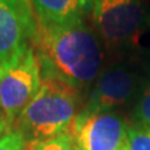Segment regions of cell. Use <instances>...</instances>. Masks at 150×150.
<instances>
[{
  "label": "cell",
  "instance_id": "9",
  "mask_svg": "<svg viewBox=\"0 0 150 150\" xmlns=\"http://www.w3.org/2000/svg\"><path fill=\"white\" fill-rule=\"evenodd\" d=\"M26 150H78V146L71 134L65 131L58 137L29 145L26 146Z\"/></svg>",
  "mask_w": 150,
  "mask_h": 150
},
{
  "label": "cell",
  "instance_id": "5",
  "mask_svg": "<svg viewBox=\"0 0 150 150\" xmlns=\"http://www.w3.org/2000/svg\"><path fill=\"white\" fill-rule=\"evenodd\" d=\"M90 14L98 34L118 46L135 43L145 21L140 0H91Z\"/></svg>",
  "mask_w": 150,
  "mask_h": 150
},
{
  "label": "cell",
  "instance_id": "7",
  "mask_svg": "<svg viewBox=\"0 0 150 150\" xmlns=\"http://www.w3.org/2000/svg\"><path fill=\"white\" fill-rule=\"evenodd\" d=\"M126 125L118 111L79 112L68 129L78 150H120L126 139Z\"/></svg>",
  "mask_w": 150,
  "mask_h": 150
},
{
  "label": "cell",
  "instance_id": "6",
  "mask_svg": "<svg viewBox=\"0 0 150 150\" xmlns=\"http://www.w3.org/2000/svg\"><path fill=\"white\" fill-rule=\"evenodd\" d=\"M36 23L28 0H0V69L33 46Z\"/></svg>",
  "mask_w": 150,
  "mask_h": 150
},
{
  "label": "cell",
  "instance_id": "10",
  "mask_svg": "<svg viewBox=\"0 0 150 150\" xmlns=\"http://www.w3.org/2000/svg\"><path fill=\"white\" fill-rule=\"evenodd\" d=\"M134 126L150 128V86L144 89L133 109Z\"/></svg>",
  "mask_w": 150,
  "mask_h": 150
},
{
  "label": "cell",
  "instance_id": "2",
  "mask_svg": "<svg viewBox=\"0 0 150 150\" xmlns=\"http://www.w3.org/2000/svg\"><path fill=\"white\" fill-rule=\"evenodd\" d=\"M39 91L15 123L26 146L68 131L78 112L79 91L54 76L41 75Z\"/></svg>",
  "mask_w": 150,
  "mask_h": 150
},
{
  "label": "cell",
  "instance_id": "11",
  "mask_svg": "<svg viewBox=\"0 0 150 150\" xmlns=\"http://www.w3.org/2000/svg\"><path fill=\"white\" fill-rule=\"evenodd\" d=\"M125 148L126 150H150V128L128 126Z\"/></svg>",
  "mask_w": 150,
  "mask_h": 150
},
{
  "label": "cell",
  "instance_id": "12",
  "mask_svg": "<svg viewBox=\"0 0 150 150\" xmlns=\"http://www.w3.org/2000/svg\"><path fill=\"white\" fill-rule=\"evenodd\" d=\"M0 150H26L24 137L18 129L10 128L0 139Z\"/></svg>",
  "mask_w": 150,
  "mask_h": 150
},
{
  "label": "cell",
  "instance_id": "13",
  "mask_svg": "<svg viewBox=\"0 0 150 150\" xmlns=\"http://www.w3.org/2000/svg\"><path fill=\"white\" fill-rule=\"evenodd\" d=\"M10 128H11V126H10V124L8 123L6 118H5V116H1V118H0V139L5 135V133Z\"/></svg>",
  "mask_w": 150,
  "mask_h": 150
},
{
  "label": "cell",
  "instance_id": "4",
  "mask_svg": "<svg viewBox=\"0 0 150 150\" xmlns=\"http://www.w3.org/2000/svg\"><path fill=\"white\" fill-rule=\"evenodd\" d=\"M143 76L130 63L118 62L101 69L89 91L81 112L101 114L116 111L139 94Z\"/></svg>",
  "mask_w": 150,
  "mask_h": 150
},
{
  "label": "cell",
  "instance_id": "15",
  "mask_svg": "<svg viewBox=\"0 0 150 150\" xmlns=\"http://www.w3.org/2000/svg\"><path fill=\"white\" fill-rule=\"evenodd\" d=\"M120 150H126V148H125V144H124V146H123V148H121Z\"/></svg>",
  "mask_w": 150,
  "mask_h": 150
},
{
  "label": "cell",
  "instance_id": "1",
  "mask_svg": "<svg viewBox=\"0 0 150 150\" xmlns=\"http://www.w3.org/2000/svg\"><path fill=\"white\" fill-rule=\"evenodd\" d=\"M33 48L40 62L41 75L54 76L81 91L93 85L103 69V46L85 19L67 24L36 21Z\"/></svg>",
  "mask_w": 150,
  "mask_h": 150
},
{
  "label": "cell",
  "instance_id": "14",
  "mask_svg": "<svg viewBox=\"0 0 150 150\" xmlns=\"http://www.w3.org/2000/svg\"><path fill=\"white\" fill-rule=\"evenodd\" d=\"M4 116V112H3V109H1V104H0V118Z\"/></svg>",
  "mask_w": 150,
  "mask_h": 150
},
{
  "label": "cell",
  "instance_id": "8",
  "mask_svg": "<svg viewBox=\"0 0 150 150\" xmlns=\"http://www.w3.org/2000/svg\"><path fill=\"white\" fill-rule=\"evenodd\" d=\"M36 21L67 24L85 19L91 11V0H28Z\"/></svg>",
  "mask_w": 150,
  "mask_h": 150
},
{
  "label": "cell",
  "instance_id": "3",
  "mask_svg": "<svg viewBox=\"0 0 150 150\" xmlns=\"http://www.w3.org/2000/svg\"><path fill=\"white\" fill-rule=\"evenodd\" d=\"M41 67L30 46L15 62L0 69V104L13 128L41 85Z\"/></svg>",
  "mask_w": 150,
  "mask_h": 150
}]
</instances>
